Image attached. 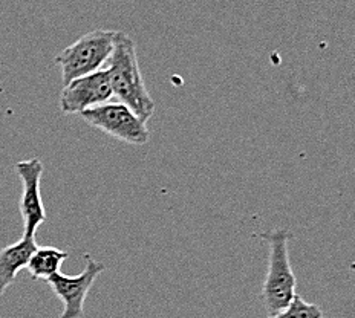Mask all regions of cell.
I'll list each match as a JSON object with an SVG mask.
<instances>
[{
	"label": "cell",
	"instance_id": "1",
	"mask_svg": "<svg viewBox=\"0 0 355 318\" xmlns=\"http://www.w3.org/2000/svg\"><path fill=\"white\" fill-rule=\"evenodd\" d=\"M107 62V73L114 97L128 106L144 123L149 121L155 112V101L147 91L139 69L135 43L128 34L116 31L114 51Z\"/></svg>",
	"mask_w": 355,
	"mask_h": 318
},
{
	"label": "cell",
	"instance_id": "2",
	"mask_svg": "<svg viewBox=\"0 0 355 318\" xmlns=\"http://www.w3.org/2000/svg\"><path fill=\"white\" fill-rule=\"evenodd\" d=\"M261 238L268 243V270L262 286V299L268 317H275L291 305L295 294V276L290 262L291 234L286 230L262 233Z\"/></svg>",
	"mask_w": 355,
	"mask_h": 318
},
{
	"label": "cell",
	"instance_id": "3",
	"mask_svg": "<svg viewBox=\"0 0 355 318\" xmlns=\"http://www.w3.org/2000/svg\"><path fill=\"white\" fill-rule=\"evenodd\" d=\"M116 31L95 29L64 48L54 62L62 71L63 85L101 69L114 51Z\"/></svg>",
	"mask_w": 355,
	"mask_h": 318
},
{
	"label": "cell",
	"instance_id": "4",
	"mask_svg": "<svg viewBox=\"0 0 355 318\" xmlns=\"http://www.w3.org/2000/svg\"><path fill=\"white\" fill-rule=\"evenodd\" d=\"M92 127L130 145L149 143V129L146 123L123 103H105L80 114Z\"/></svg>",
	"mask_w": 355,
	"mask_h": 318
},
{
	"label": "cell",
	"instance_id": "5",
	"mask_svg": "<svg viewBox=\"0 0 355 318\" xmlns=\"http://www.w3.org/2000/svg\"><path fill=\"white\" fill-rule=\"evenodd\" d=\"M105 271V265L94 260L91 256H86V268L81 274L76 277L64 276L57 272L53 277L46 280L58 299L63 301V312L60 318H83L85 315V301L89 291L94 286L95 280Z\"/></svg>",
	"mask_w": 355,
	"mask_h": 318
},
{
	"label": "cell",
	"instance_id": "6",
	"mask_svg": "<svg viewBox=\"0 0 355 318\" xmlns=\"http://www.w3.org/2000/svg\"><path fill=\"white\" fill-rule=\"evenodd\" d=\"M16 172L21 181L19 210L24 220V236L35 238L37 228L46 220V211L40 195L43 162L39 158L24 159L16 164Z\"/></svg>",
	"mask_w": 355,
	"mask_h": 318
},
{
	"label": "cell",
	"instance_id": "7",
	"mask_svg": "<svg viewBox=\"0 0 355 318\" xmlns=\"http://www.w3.org/2000/svg\"><path fill=\"white\" fill-rule=\"evenodd\" d=\"M112 97L107 69H100L64 86L60 94V110L63 114H81L109 103Z\"/></svg>",
	"mask_w": 355,
	"mask_h": 318
},
{
	"label": "cell",
	"instance_id": "8",
	"mask_svg": "<svg viewBox=\"0 0 355 318\" xmlns=\"http://www.w3.org/2000/svg\"><path fill=\"white\" fill-rule=\"evenodd\" d=\"M35 248V238L24 236L19 242L0 249V297L14 283L19 272L26 268Z\"/></svg>",
	"mask_w": 355,
	"mask_h": 318
},
{
	"label": "cell",
	"instance_id": "9",
	"mask_svg": "<svg viewBox=\"0 0 355 318\" xmlns=\"http://www.w3.org/2000/svg\"><path fill=\"white\" fill-rule=\"evenodd\" d=\"M69 254L66 251L57 249L54 247H37L33 256L29 257L26 270L33 279L48 280L57 272H60V266Z\"/></svg>",
	"mask_w": 355,
	"mask_h": 318
},
{
	"label": "cell",
	"instance_id": "10",
	"mask_svg": "<svg viewBox=\"0 0 355 318\" xmlns=\"http://www.w3.org/2000/svg\"><path fill=\"white\" fill-rule=\"evenodd\" d=\"M266 318H323V310L319 305L314 303H306L302 300V297L295 295L291 305L288 306L282 312L275 317H266Z\"/></svg>",
	"mask_w": 355,
	"mask_h": 318
}]
</instances>
